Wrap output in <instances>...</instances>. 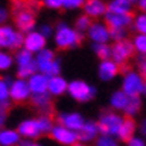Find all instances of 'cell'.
Wrapping results in <instances>:
<instances>
[{
  "mask_svg": "<svg viewBox=\"0 0 146 146\" xmlns=\"http://www.w3.org/2000/svg\"><path fill=\"white\" fill-rule=\"evenodd\" d=\"M27 85H29V90H30L31 95L46 94L47 88H48V77L46 74L36 72L27 80Z\"/></svg>",
  "mask_w": 146,
  "mask_h": 146,
  "instance_id": "cell-19",
  "label": "cell"
},
{
  "mask_svg": "<svg viewBox=\"0 0 146 146\" xmlns=\"http://www.w3.org/2000/svg\"><path fill=\"white\" fill-rule=\"evenodd\" d=\"M47 43H48V40H47L44 36H41L37 30H34V31H31V33L24 34L23 48H26L27 51H30L31 54L36 55V54L40 52L41 50H44V48L48 47Z\"/></svg>",
  "mask_w": 146,
  "mask_h": 146,
  "instance_id": "cell-16",
  "label": "cell"
},
{
  "mask_svg": "<svg viewBox=\"0 0 146 146\" xmlns=\"http://www.w3.org/2000/svg\"><path fill=\"white\" fill-rule=\"evenodd\" d=\"M132 27L136 31V34H146V13L138 11V14L133 16Z\"/></svg>",
  "mask_w": 146,
  "mask_h": 146,
  "instance_id": "cell-32",
  "label": "cell"
},
{
  "mask_svg": "<svg viewBox=\"0 0 146 146\" xmlns=\"http://www.w3.org/2000/svg\"><path fill=\"white\" fill-rule=\"evenodd\" d=\"M97 72H98V78L102 82H111L121 74V67L116 62H113L111 58H108V60L99 61Z\"/></svg>",
  "mask_w": 146,
  "mask_h": 146,
  "instance_id": "cell-15",
  "label": "cell"
},
{
  "mask_svg": "<svg viewBox=\"0 0 146 146\" xmlns=\"http://www.w3.org/2000/svg\"><path fill=\"white\" fill-rule=\"evenodd\" d=\"M142 106H143V102H142V97H131L125 109L121 112L123 115V118H131V119H135L141 111H142Z\"/></svg>",
  "mask_w": 146,
  "mask_h": 146,
  "instance_id": "cell-23",
  "label": "cell"
},
{
  "mask_svg": "<svg viewBox=\"0 0 146 146\" xmlns=\"http://www.w3.org/2000/svg\"><path fill=\"white\" fill-rule=\"evenodd\" d=\"M24 34H21L14 26L3 24L0 26V50L4 51H17L23 47Z\"/></svg>",
  "mask_w": 146,
  "mask_h": 146,
  "instance_id": "cell-6",
  "label": "cell"
},
{
  "mask_svg": "<svg viewBox=\"0 0 146 146\" xmlns=\"http://www.w3.org/2000/svg\"><path fill=\"white\" fill-rule=\"evenodd\" d=\"M82 38H84V34L78 33L67 21H58L54 26L52 41H54V46L58 50L67 51V50L77 48L82 43Z\"/></svg>",
  "mask_w": 146,
  "mask_h": 146,
  "instance_id": "cell-2",
  "label": "cell"
},
{
  "mask_svg": "<svg viewBox=\"0 0 146 146\" xmlns=\"http://www.w3.org/2000/svg\"><path fill=\"white\" fill-rule=\"evenodd\" d=\"M11 101L9 99V101H3V102H0V112L1 113H6L7 115V112L10 111V108H11Z\"/></svg>",
  "mask_w": 146,
  "mask_h": 146,
  "instance_id": "cell-46",
  "label": "cell"
},
{
  "mask_svg": "<svg viewBox=\"0 0 146 146\" xmlns=\"http://www.w3.org/2000/svg\"><path fill=\"white\" fill-rule=\"evenodd\" d=\"M52 126H54V119L51 115H38L36 118L23 119L16 131L19 132L21 139H29L33 142L44 135H50Z\"/></svg>",
  "mask_w": 146,
  "mask_h": 146,
  "instance_id": "cell-1",
  "label": "cell"
},
{
  "mask_svg": "<svg viewBox=\"0 0 146 146\" xmlns=\"http://www.w3.org/2000/svg\"><path fill=\"white\" fill-rule=\"evenodd\" d=\"M109 38L113 43L126 40L128 38V30H125V29H111L109 30Z\"/></svg>",
  "mask_w": 146,
  "mask_h": 146,
  "instance_id": "cell-35",
  "label": "cell"
},
{
  "mask_svg": "<svg viewBox=\"0 0 146 146\" xmlns=\"http://www.w3.org/2000/svg\"><path fill=\"white\" fill-rule=\"evenodd\" d=\"M136 6H138L139 11H142V13H146V0H139Z\"/></svg>",
  "mask_w": 146,
  "mask_h": 146,
  "instance_id": "cell-47",
  "label": "cell"
},
{
  "mask_svg": "<svg viewBox=\"0 0 146 146\" xmlns=\"http://www.w3.org/2000/svg\"><path fill=\"white\" fill-rule=\"evenodd\" d=\"M31 141H29V139H21L20 142H19V145L17 146H31Z\"/></svg>",
  "mask_w": 146,
  "mask_h": 146,
  "instance_id": "cell-49",
  "label": "cell"
},
{
  "mask_svg": "<svg viewBox=\"0 0 146 146\" xmlns=\"http://www.w3.org/2000/svg\"><path fill=\"white\" fill-rule=\"evenodd\" d=\"M40 6H41V1L40 0H27V9L31 10V11H34V13L38 10Z\"/></svg>",
  "mask_w": 146,
  "mask_h": 146,
  "instance_id": "cell-44",
  "label": "cell"
},
{
  "mask_svg": "<svg viewBox=\"0 0 146 146\" xmlns=\"http://www.w3.org/2000/svg\"><path fill=\"white\" fill-rule=\"evenodd\" d=\"M55 119H57V123H60L77 133L81 131V128L84 126V123L87 121L85 116L78 111H61L57 113Z\"/></svg>",
  "mask_w": 146,
  "mask_h": 146,
  "instance_id": "cell-9",
  "label": "cell"
},
{
  "mask_svg": "<svg viewBox=\"0 0 146 146\" xmlns=\"http://www.w3.org/2000/svg\"><path fill=\"white\" fill-rule=\"evenodd\" d=\"M14 64L16 67H24L29 65L31 62H34V54H31L30 51H27L26 48H19L17 51H14Z\"/></svg>",
  "mask_w": 146,
  "mask_h": 146,
  "instance_id": "cell-27",
  "label": "cell"
},
{
  "mask_svg": "<svg viewBox=\"0 0 146 146\" xmlns=\"http://www.w3.org/2000/svg\"><path fill=\"white\" fill-rule=\"evenodd\" d=\"M30 104L36 111L40 112V115H51V112L54 111V102L52 98L48 95V92L40 95H31Z\"/></svg>",
  "mask_w": 146,
  "mask_h": 146,
  "instance_id": "cell-18",
  "label": "cell"
},
{
  "mask_svg": "<svg viewBox=\"0 0 146 146\" xmlns=\"http://www.w3.org/2000/svg\"><path fill=\"white\" fill-rule=\"evenodd\" d=\"M136 65H138V70L136 71L142 75V78L146 81V55H138Z\"/></svg>",
  "mask_w": 146,
  "mask_h": 146,
  "instance_id": "cell-41",
  "label": "cell"
},
{
  "mask_svg": "<svg viewBox=\"0 0 146 146\" xmlns=\"http://www.w3.org/2000/svg\"><path fill=\"white\" fill-rule=\"evenodd\" d=\"M129 1H131V4H133V6H136L139 0H129Z\"/></svg>",
  "mask_w": 146,
  "mask_h": 146,
  "instance_id": "cell-52",
  "label": "cell"
},
{
  "mask_svg": "<svg viewBox=\"0 0 146 146\" xmlns=\"http://www.w3.org/2000/svg\"><path fill=\"white\" fill-rule=\"evenodd\" d=\"M126 146H146V139H143L139 135H135L126 142Z\"/></svg>",
  "mask_w": 146,
  "mask_h": 146,
  "instance_id": "cell-42",
  "label": "cell"
},
{
  "mask_svg": "<svg viewBox=\"0 0 146 146\" xmlns=\"http://www.w3.org/2000/svg\"><path fill=\"white\" fill-rule=\"evenodd\" d=\"M136 132H138V122L131 118H123V121L119 126L116 139L122 141V142H128L131 138H133L136 135Z\"/></svg>",
  "mask_w": 146,
  "mask_h": 146,
  "instance_id": "cell-22",
  "label": "cell"
},
{
  "mask_svg": "<svg viewBox=\"0 0 146 146\" xmlns=\"http://www.w3.org/2000/svg\"><path fill=\"white\" fill-rule=\"evenodd\" d=\"M122 121H123V115L121 112H116V111H112V109L102 111L99 113V118L97 121L99 135L115 136L116 138Z\"/></svg>",
  "mask_w": 146,
  "mask_h": 146,
  "instance_id": "cell-5",
  "label": "cell"
},
{
  "mask_svg": "<svg viewBox=\"0 0 146 146\" xmlns=\"http://www.w3.org/2000/svg\"><path fill=\"white\" fill-rule=\"evenodd\" d=\"M11 81H13V78L10 75L0 77V102L9 101V85Z\"/></svg>",
  "mask_w": 146,
  "mask_h": 146,
  "instance_id": "cell-34",
  "label": "cell"
},
{
  "mask_svg": "<svg viewBox=\"0 0 146 146\" xmlns=\"http://www.w3.org/2000/svg\"><path fill=\"white\" fill-rule=\"evenodd\" d=\"M67 94L78 104H88L97 97V87L82 78H75L68 81Z\"/></svg>",
  "mask_w": 146,
  "mask_h": 146,
  "instance_id": "cell-4",
  "label": "cell"
},
{
  "mask_svg": "<svg viewBox=\"0 0 146 146\" xmlns=\"http://www.w3.org/2000/svg\"><path fill=\"white\" fill-rule=\"evenodd\" d=\"M104 23L109 29H125L128 30L132 27L133 23V14L132 13H111L106 11L104 16Z\"/></svg>",
  "mask_w": 146,
  "mask_h": 146,
  "instance_id": "cell-14",
  "label": "cell"
},
{
  "mask_svg": "<svg viewBox=\"0 0 146 146\" xmlns=\"http://www.w3.org/2000/svg\"><path fill=\"white\" fill-rule=\"evenodd\" d=\"M41 1V4L46 7V9H48V10H61L62 9V1L64 0H40Z\"/></svg>",
  "mask_w": 146,
  "mask_h": 146,
  "instance_id": "cell-40",
  "label": "cell"
},
{
  "mask_svg": "<svg viewBox=\"0 0 146 146\" xmlns=\"http://www.w3.org/2000/svg\"><path fill=\"white\" fill-rule=\"evenodd\" d=\"M106 13V1L105 0H85L82 6V14L88 16L92 21L104 19Z\"/></svg>",
  "mask_w": 146,
  "mask_h": 146,
  "instance_id": "cell-17",
  "label": "cell"
},
{
  "mask_svg": "<svg viewBox=\"0 0 146 146\" xmlns=\"http://www.w3.org/2000/svg\"><path fill=\"white\" fill-rule=\"evenodd\" d=\"M92 24V20L88 17V16H85V14H80L77 19H75V21H74V29L78 31V33H81V34H85L87 31H88V29H90V26Z\"/></svg>",
  "mask_w": 146,
  "mask_h": 146,
  "instance_id": "cell-31",
  "label": "cell"
},
{
  "mask_svg": "<svg viewBox=\"0 0 146 146\" xmlns=\"http://www.w3.org/2000/svg\"><path fill=\"white\" fill-rule=\"evenodd\" d=\"M142 95L146 97V81H145V85H143V91H142Z\"/></svg>",
  "mask_w": 146,
  "mask_h": 146,
  "instance_id": "cell-50",
  "label": "cell"
},
{
  "mask_svg": "<svg viewBox=\"0 0 146 146\" xmlns=\"http://www.w3.org/2000/svg\"><path fill=\"white\" fill-rule=\"evenodd\" d=\"M98 136H99V131H98L97 121H85L84 126L78 132V142L87 145L90 142H95Z\"/></svg>",
  "mask_w": 146,
  "mask_h": 146,
  "instance_id": "cell-21",
  "label": "cell"
},
{
  "mask_svg": "<svg viewBox=\"0 0 146 146\" xmlns=\"http://www.w3.org/2000/svg\"><path fill=\"white\" fill-rule=\"evenodd\" d=\"M21 141V136L16 129L3 128L0 129V146H17Z\"/></svg>",
  "mask_w": 146,
  "mask_h": 146,
  "instance_id": "cell-25",
  "label": "cell"
},
{
  "mask_svg": "<svg viewBox=\"0 0 146 146\" xmlns=\"http://www.w3.org/2000/svg\"><path fill=\"white\" fill-rule=\"evenodd\" d=\"M85 0H64L62 1V9L68 10V11H74V10H80L82 9Z\"/></svg>",
  "mask_w": 146,
  "mask_h": 146,
  "instance_id": "cell-37",
  "label": "cell"
},
{
  "mask_svg": "<svg viewBox=\"0 0 146 146\" xmlns=\"http://www.w3.org/2000/svg\"><path fill=\"white\" fill-rule=\"evenodd\" d=\"M133 4L129 0H109L106 3V11L111 13H132Z\"/></svg>",
  "mask_w": 146,
  "mask_h": 146,
  "instance_id": "cell-26",
  "label": "cell"
},
{
  "mask_svg": "<svg viewBox=\"0 0 146 146\" xmlns=\"http://www.w3.org/2000/svg\"><path fill=\"white\" fill-rule=\"evenodd\" d=\"M145 80L136 70H128L121 81V88L128 97H142Z\"/></svg>",
  "mask_w": 146,
  "mask_h": 146,
  "instance_id": "cell-7",
  "label": "cell"
},
{
  "mask_svg": "<svg viewBox=\"0 0 146 146\" xmlns=\"http://www.w3.org/2000/svg\"><path fill=\"white\" fill-rule=\"evenodd\" d=\"M34 62L37 65V71L41 74H46L48 78L61 75V71H62L61 60L57 57V52L50 47L37 52L34 55Z\"/></svg>",
  "mask_w": 146,
  "mask_h": 146,
  "instance_id": "cell-3",
  "label": "cell"
},
{
  "mask_svg": "<svg viewBox=\"0 0 146 146\" xmlns=\"http://www.w3.org/2000/svg\"><path fill=\"white\" fill-rule=\"evenodd\" d=\"M14 65V57L11 52L0 50V72H6L11 70Z\"/></svg>",
  "mask_w": 146,
  "mask_h": 146,
  "instance_id": "cell-29",
  "label": "cell"
},
{
  "mask_svg": "<svg viewBox=\"0 0 146 146\" xmlns=\"http://www.w3.org/2000/svg\"><path fill=\"white\" fill-rule=\"evenodd\" d=\"M9 19H10V10L6 6H0V26L7 24Z\"/></svg>",
  "mask_w": 146,
  "mask_h": 146,
  "instance_id": "cell-43",
  "label": "cell"
},
{
  "mask_svg": "<svg viewBox=\"0 0 146 146\" xmlns=\"http://www.w3.org/2000/svg\"><path fill=\"white\" fill-rule=\"evenodd\" d=\"M6 119H7V115H6V113H1V112H0V129H3V128H4Z\"/></svg>",
  "mask_w": 146,
  "mask_h": 146,
  "instance_id": "cell-48",
  "label": "cell"
},
{
  "mask_svg": "<svg viewBox=\"0 0 146 146\" xmlns=\"http://www.w3.org/2000/svg\"><path fill=\"white\" fill-rule=\"evenodd\" d=\"M74 146H87V145H84V143H80V142H78V143H75Z\"/></svg>",
  "mask_w": 146,
  "mask_h": 146,
  "instance_id": "cell-53",
  "label": "cell"
},
{
  "mask_svg": "<svg viewBox=\"0 0 146 146\" xmlns=\"http://www.w3.org/2000/svg\"><path fill=\"white\" fill-rule=\"evenodd\" d=\"M50 136L52 138V141L62 146H74L75 143H78V133L60 123H54Z\"/></svg>",
  "mask_w": 146,
  "mask_h": 146,
  "instance_id": "cell-13",
  "label": "cell"
},
{
  "mask_svg": "<svg viewBox=\"0 0 146 146\" xmlns=\"http://www.w3.org/2000/svg\"><path fill=\"white\" fill-rule=\"evenodd\" d=\"M92 51L99 61L111 58V44H92Z\"/></svg>",
  "mask_w": 146,
  "mask_h": 146,
  "instance_id": "cell-33",
  "label": "cell"
},
{
  "mask_svg": "<svg viewBox=\"0 0 146 146\" xmlns=\"http://www.w3.org/2000/svg\"><path fill=\"white\" fill-rule=\"evenodd\" d=\"M129 101V97L122 91V90H116L111 94L109 97V106L112 111H116V112H122L126 106Z\"/></svg>",
  "mask_w": 146,
  "mask_h": 146,
  "instance_id": "cell-24",
  "label": "cell"
},
{
  "mask_svg": "<svg viewBox=\"0 0 146 146\" xmlns=\"http://www.w3.org/2000/svg\"><path fill=\"white\" fill-rule=\"evenodd\" d=\"M37 31H38L41 36H44V37L48 40L50 37H52V33H54V26H52V24H50V23H43V24H40V26H38Z\"/></svg>",
  "mask_w": 146,
  "mask_h": 146,
  "instance_id": "cell-39",
  "label": "cell"
},
{
  "mask_svg": "<svg viewBox=\"0 0 146 146\" xmlns=\"http://www.w3.org/2000/svg\"><path fill=\"white\" fill-rule=\"evenodd\" d=\"M10 10L13 14L20 13L23 10H27V0H11L10 1Z\"/></svg>",
  "mask_w": 146,
  "mask_h": 146,
  "instance_id": "cell-38",
  "label": "cell"
},
{
  "mask_svg": "<svg viewBox=\"0 0 146 146\" xmlns=\"http://www.w3.org/2000/svg\"><path fill=\"white\" fill-rule=\"evenodd\" d=\"M95 146H119V141L115 136L99 135L95 139Z\"/></svg>",
  "mask_w": 146,
  "mask_h": 146,
  "instance_id": "cell-36",
  "label": "cell"
},
{
  "mask_svg": "<svg viewBox=\"0 0 146 146\" xmlns=\"http://www.w3.org/2000/svg\"><path fill=\"white\" fill-rule=\"evenodd\" d=\"M38 72L37 71V65L36 62H31L29 65H24V67H16V78H20V80H29L33 74Z\"/></svg>",
  "mask_w": 146,
  "mask_h": 146,
  "instance_id": "cell-28",
  "label": "cell"
},
{
  "mask_svg": "<svg viewBox=\"0 0 146 146\" xmlns=\"http://www.w3.org/2000/svg\"><path fill=\"white\" fill-rule=\"evenodd\" d=\"M109 30L111 29L104 21L95 20V21H92V24L90 26V29L85 34L92 44H109L111 43Z\"/></svg>",
  "mask_w": 146,
  "mask_h": 146,
  "instance_id": "cell-12",
  "label": "cell"
},
{
  "mask_svg": "<svg viewBox=\"0 0 146 146\" xmlns=\"http://www.w3.org/2000/svg\"><path fill=\"white\" fill-rule=\"evenodd\" d=\"M133 55H135V50L129 38L111 44V60L116 62L119 67L126 65Z\"/></svg>",
  "mask_w": 146,
  "mask_h": 146,
  "instance_id": "cell-8",
  "label": "cell"
},
{
  "mask_svg": "<svg viewBox=\"0 0 146 146\" xmlns=\"http://www.w3.org/2000/svg\"><path fill=\"white\" fill-rule=\"evenodd\" d=\"M131 41L135 50V54L146 55V34H135Z\"/></svg>",
  "mask_w": 146,
  "mask_h": 146,
  "instance_id": "cell-30",
  "label": "cell"
},
{
  "mask_svg": "<svg viewBox=\"0 0 146 146\" xmlns=\"http://www.w3.org/2000/svg\"><path fill=\"white\" fill-rule=\"evenodd\" d=\"M138 132H139V136L146 139V118L141 119V122L138 123Z\"/></svg>",
  "mask_w": 146,
  "mask_h": 146,
  "instance_id": "cell-45",
  "label": "cell"
},
{
  "mask_svg": "<svg viewBox=\"0 0 146 146\" xmlns=\"http://www.w3.org/2000/svg\"><path fill=\"white\" fill-rule=\"evenodd\" d=\"M31 92L29 90L27 81L20 78H13V81L9 85V99L14 104H24L30 101Z\"/></svg>",
  "mask_w": 146,
  "mask_h": 146,
  "instance_id": "cell-11",
  "label": "cell"
},
{
  "mask_svg": "<svg viewBox=\"0 0 146 146\" xmlns=\"http://www.w3.org/2000/svg\"><path fill=\"white\" fill-rule=\"evenodd\" d=\"M31 146H44V145H43V143H38V142H33Z\"/></svg>",
  "mask_w": 146,
  "mask_h": 146,
  "instance_id": "cell-51",
  "label": "cell"
},
{
  "mask_svg": "<svg viewBox=\"0 0 146 146\" xmlns=\"http://www.w3.org/2000/svg\"><path fill=\"white\" fill-rule=\"evenodd\" d=\"M14 17V27L21 33V34H27L31 33L34 30H37V16L34 11L31 10H23L20 13L13 14Z\"/></svg>",
  "mask_w": 146,
  "mask_h": 146,
  "instance_id": "cell-10",
  "label": "cell"
},
{
  "mask_svg": "<svg viewBox=\"0 0 146 146\" xmlns=\"http://www.w3.org/2000/svg\"><path fill=\"white\" fill-rule=\"evenodd\" d=\"M67 88H68V81L65 80V77L62 75H55V77H50L48 78V88L47 92L51 98H58L67 94Z\"/></svg>",
  "mask_w": 146,
  "mask_h": 146,
  "instance_id": "cell-20",
  "label": "cell"
}]
</instances>
